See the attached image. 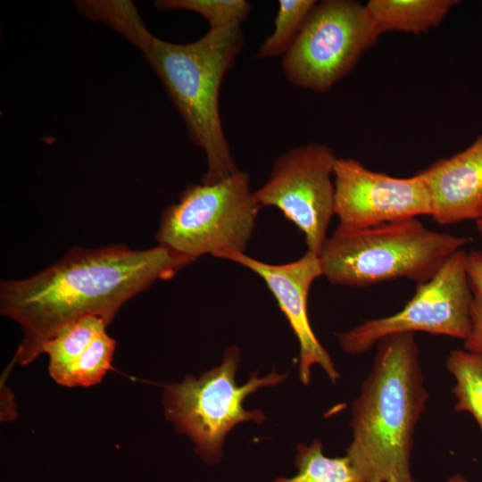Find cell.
<instances>
[{
	"label": "cell",
	"mask_w": 482,
	"mask_h": 482,
	"mask_svg": "<svg viewBox=\"0 0 482 482\" xmlns=\"http://www.w3.org/2000/svg\"><path fill=\"white\" fill-rule=\"evenodd\" d=\"M295 466L298 472L295 477L278 478L274 482H366L346 455L336 458L324 455L320 440L297 446Z\"/></svg>",
	"instance_id": "2e32d148"
},
{
	"label": "cell",
	"mask_w": 482,
	"mask_h": 482,
	"mask_svg": "<svg viewBox=\"0 0 482 482\" xmlns=\"http://www.w3.org/2000/svg\"><path fill=\"white\" fill-rule=\"evenodd\" d=\"M379 36L365 4L352 0L317 3L283 55L282 71L295 87L327 92Z\"/></svg>",
	"instance_id": "52a82bcc"
},
{
	"label": "cell",
	"mask_w": 482,
	"mask_h": 482,
	"mask_svg": "<svg viewBox=\"0 0 482 482\" xmlns=\"http://www.w3.org/2000/svg\"><path fill=\"white\" fill-rule=\"evenodd\" d=\"M372 367L352 405L346 456L366 482L412 479L415 428L428 398L413 333L378 342Z\"/></svg>",
	"instance_id": "7a4b0ae2"
},
{
	"label": "cell",
	"mask_w": 482,
	"mask_h": 482,
	"mask_svg": "<svg viewBox=\"0 0 482 482\" xmlns=\"http://www.w3.org/2000/svg\"><path fill=\"white\" fill-rule=\"evenodd\" d=\"M468 253H454L403 308L386 317L371 319L337 335L350 354L368 352L385 337L417 331L465 340L470 328L471 291L467 270Z\"/></svg>",
	"instance_id": "ba28073f"
},
{
	"label": "cell",
	"mask_w": 482,
	"mask_h": 482,
	"mask_svg": "<svg viewBox=\"0 0 482 482\" xmlns=\"http://www.w3.org/2000/svg\"><path fill=\"white\" fill-rule=\"evenodd\" d=\"M239 362V348L228 347L219 366L198 378L188 376L181 383L167 385L163 393L166 418L189 436L195 451L208 462L220 460L225 437L236 425L265 420L262 411L244 408L245 399L261 387L280 384L287 377L273 370L260 378L255 371L239 386L236 382Z\"/></svg>",
	"instance_id": "8992f818"
},
{
	"label": "cell",
	"mask_w": 482,
	"mask_h": 482,
	"mask_svg": "<svg viewBox=\"0 0 482 482\" xmlns=\"http://www.w3.org/2000/svg\"><path fill=\"white\" fill-rule=\"evenodd\" d=\"M419 174L431 198L434 221L452 225L482 219V135L463 151Z\"/></svg>",
	"instance_id": "7c38bea8"
},
{
	"label": "cell",
	"mask_w": 482,
	"mask_h": 482,
	"mask_svg": "<svg viewBox=\"0 0 482 482\" xmlns=\"http://www.w3.org/2000/svg\"><path fill=\"white\" fill-rule=\"evenodd\" d=\"M260 209L248 174L239 170L217 183L188 186L164 211L156 239L194 261L245 253Z\"/></svg>",
	"instance_id": "5b68a950"
},
{
	"label": "cell",
	"mask_w": 482,
	"mask_h": 482,
	"mask_svg": "<svg viewBox=\"0 0 482 482\" xmlns=\"http://www.w3.org/2000/svg\"><path fill=\"white\" fill-rule=\"evenodd\" d=\"M244 46L241 23H235L210 29L190 44L154 36L143 51L184 120L190 140L204 152V184L217 183L239 170L222 127L220 91Z\"/></svg>",
	"instance_id": "3957f363"
},
{
	"label": "cell",
	"mask_w": 482,
	"mask_h": 482,
	"mask_svg": "<svg viewBox=\"0 0 482 482\" xmlns=\"http://www.w3.org/2000/svg\"><path fill=\"white\" fill-rule=\"evenodd\" d=\"M317 3L315 0H279L274 30L261 45L255 57L265 59L284 55Z\"/></svg>",
	"instance_id": "ac0fdd59"
},
{
	"label": "cell",
	"mask_w": 482,
	"mask_h": 482,
	"mask_svg": "<svg viewBox=\"0 0 482 482\" xmlns=\"http://www.w3.org/2000/svg\"><path fill=\"white\" fill-rule=\"evenodd\" d=\"M335 216L344 229H364L432 214L428 188L418 173L395 178L337 158L334 168Z\"/></svg>",
	"instance_id": "30bf717a"
},
{
	"label": "cell",
	"mask_w": 482,
	"mask_h": 482,
	"mask_svg": "<svg viewBox=\"0 0 482 482\" xmlns=\"http://www.w3.org/2000/svg\"><path fill=\"white\" fill-rule=\"evenodd\" d=\"M377 482H415L414 479H411V480H408V481H403V480H399V479H395V478H391V479H388V480H386V481H377Z\"/></svg>",
	"instance_id": "603a6c76"
},
{
	"label": "cell",
	"mask_w": 482,
	"mask_h": 482,
	"mask_svg": "<svg viewBox=\"0 0 482 482\" xmlns=\"http://www.w3.org/2000/svg\"><path fill=\"white\" fill-rule=\"evenodd\" d=\"M455 0H370L365 6L378 30L421 34L437 27Z\"/></svg>",
	"instance_id": "5bb4252c"
},
{
	"label": "cell",
	"mask_w": 482,
	"mask_h": 482,
	"mask_svg": "<svg viewBox=\"0 0 482 482\" xmlns=\"http://www.w3.org/2000/svg\"><path fill=\"white\" fill-rule=\"evenodd\" d=\"M337 160L334 151L325 145L294 147L275 160L268 180L253 191L261 208L278 209L302 231L307 251L317 255L335 216Z\"/></svg>",
	"instance_id": "9c48e42d"
},
{
	"label": "cell",
	"mask_w": 482,
	"mask_h": 482,
	"mask_svg": "<svg viewBox=\"0 0 482 482\" xmlns=\"http://www.w3.org/2000/svg\"><path fill=\"white\" fill-rule=\"evenodd\" d=\"M445 366L455 380L452 388L456 398L454 410L472 415L482 432V353L453 350Z\"/></svg>",
	"instance_id": "9a60e30c"
},
{
	"label": "cell",
	"mask_w": 482,
	"mask_h": 482,
	"mask_svg": "<svg viewBox=\"0 0 482 482\" xmlns=\"http://www.w3.org/2000/svg\"><path fill=\"white\" fill-rule=\"evenodd\" d=\"M76 5L84 15L107 24L142 52L154 37L129 1H80Z\"/></svg>",
	"instance_id": "e0dca14e"
},
{
	"label": "cell",
	"mask_w": 482,
	"mask_h": 482,
	"mask_svg": "<svg viewBox=\"0 0 482 482\" xmlns=\"http://www.w3.org/2000/svg\"><path fill=\"white\" fill-rule=\"evenodd\" d=\"M192 262L162 245L146 250L73 247L36 275L2 281L1 313L23 332L15 360L32 362L54 333L83 317L96 316L108 325L128 300Z\"/></svg>",
	"instance_id": "6da1fadb"
},
{
	"label": "cell",
	"mask_w": 482,
	"mask_h": 482,
	"mask_svg": "<svg viewBox=\"0 0 482 482\" xmlns=\"http://www.w3.org/2000/svg\"><path fill=\"white\" fill-rule=\"evenodd\" d=\"M446 482H470V481L462 475L456 474L450 477Z\"/></svg>",
	"instance_id": "44dd1931"
},
{
	"label": "cell",
	"mask_w": 482,
	"mask_h": 482,
	"mask_svg": "<svg viewBox=\"0 0 482 482\" xmlns=\"http://www.w3.org/2000/svg\"><path fill=\"white\" fill-rule=\"evenodd\" d=\"M154 5L160 10L196 12L208 21L210 29L242 23L252 10V5L245 0H159Z\"/></svg>",
	"instance_id": "d6986e66"
},
{
	"label": "cell",
	"mask_w": 482,
	"mask_h": 482,
	"mask_svg": "<svg viewBox=\"0 0 482 482\" xmlns=\"http://www.w3.org/2000/svg\"><path fill=\"white\" fill-rule=\"evenodd\" d=\"M220 259L229 260L256 273L274 295L287 320L300 347L299 378L303 385L311 381V370L319 365L333 384L340 378L335 364L316 337L309 321L307 301L314 280L322 276L319 255L306 251L299 259L283 264H271L245 253L232 252Z\"/></svg>",
	"instance_id": "8fae6325"
},
{
	"label": "cell",
	"mask_w": 482,
	"mask_h": 482,
	"mask_svg": "<svg viewBox=\"0 0 482 482\" xmlns=\"http://www.w3.org/2000/svg\"><path fill=\"white\" fill-rule=\"evenodd\" d=\"M467 270L471 291L470 328L463 343L468 351L482 353V251L467 254Z\"/></svg>",
	"instance_id": "ffe728a7"
},
{
	"label": "cell",
	"mask_w": 482,
	"mask_h": 482,
	"mask_svg": "<svg viewBox=\"0 0 482 482\" xmlns=\"http://www.w3.org/2000/svg\"><path fill=\"white\" fill-rule=\"evenodd\" d=\"M468 242L429 229L418 218L364 229L337 226L319 258L332 285L365 287L397 278L421 285Z\"/></svg>",
	"instance_id": "277c9868"
},
{
	"label": "cell",
	"mask_w": 482,
	"mask_h": 482,
	"mask_svg": "<svg viewBox=\"0 0 482 482\" xmlns=\"http://www.w3.org/2000/svg\"><path fill=\"white\" fill-rule=\"evenodd\" d=\"M476 227H477L478 234L482 237V219L476 221Z\"/></svg>",
	"instance_id": "7402d4cb"
},
{
	"label": "cell",
	"mask_w": 482,
	"mask_h": 482,
	"mask_svg": "<svg viewBox=\"0 0 482 482\" xmlns=\"http://www.w3.org/2000/svg\"><path fill=\"white\" fill-rule=\"evenodd\" d=\"M106 326L99 317L86 316L63 326L44 344L42 353L49 355V372L58 384L87 386L99 363L94 339Z\"/></svg>",
	"instance_id": "4fadbf2b"
}]
</instances>
